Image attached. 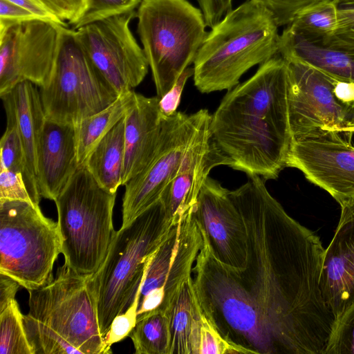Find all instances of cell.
I'll use <instances>...</instances> for the list:
<instances>
[{"label":"cell","instance_id":"b9f144b4","mask_svg":"<svg viewBox=\"0 0 354 354\" xmlns=\"http://www.w3.org/2000/svg\"><path fill=\"white\" fill-rule=\"evenodd\" d=\"M19 286H21L17 281L0 273V312L15 299Z\"/></svg>","mask_w":354,"mask_h":354},{"label":"cell","instance_id":"d590c367","mask_svg":"<svg viewBox=\"0 0 354 354\" xmlns=\"http://www.w3.org/2000/svg\"><path fill=\"white\" fill-rule=\"evenodd\" d=\"M24 201L34 203L23 175L0 168V201Z\"/></svg>","mask_w":354,"mask_h":354},{"label":"cell","instance_id":"3957f363","mask_svg":"<svg viewBox=\"0 0 354 354\" xmlns=\"http://www.w3.org/2000/svg\"><path fill=\"white\" fill-rule=\"evenodd\" d=\"M90 276L64 263L51 281L28 290L24 324L34 354L111 353L100 333Z\"/></svg>","mask_w":354,"mask_h":354},{"label":"cell","instance_id":"603a6c76","mask_svg":"<svg viewBox=\"0 0 354 354\" xmlns=\"http://www.w3.org/2000/svg\"><path fill=\"white\" fill-rule=\"evenodd\" d=\"M202 313L191 276L182 284L167 313L171 333L170 354H198Z\"/></svg>","mask_w":354,"mask_h":354},{"label":"cell","instance_id":"277c9868","mask_svg":"<svg viewBox=\"0 0 354 354\" xmlns=\"http://www.w3.org/2000/svg\"><path fill=\"white\" fill-rule=\"evenodd\" d=\"M279 26L250 0L211 28L194 62V82L202 93L231 90L250 68L279 53Z\"/></svg>","mask_w":354,"mask_h":354},{"label":"cell","instance_id":"7402d4cb","mask_svg":"<svg viewBox=\"0 0 354 354\" xmlns=\"http://www.w3.org/2000/svg\"><path fill=\"white\" fill-rule=\"evenodd\" d=\"M279 53L317 68L333 79L354 83V51L308 41L284 28L279 35Z\"/></svg>","mask_w":354,"mask_h":354},{"label":"cell","instance_id":"d6986e66","mask_svg":"<svg viewBox=\"0 0 354 354\" xmlns=\"http://www.w3.org/2000/svg\"><path fill=\"white\" fill-rule=\"evenodd\" d=\"M79 167L75 125L46 119L37 149L41 198L55 201Z\"/></svg>","mask_w":354,"mask_h":354},{"label":"cell","instance_id":"4dcf8cb0","mask_svg":"<svg viewBox=\"0 0 354 354\" xmlns=\"http://www.w3.org/2000/svg\"><path fill=\"white\" fill-rule=\"evenodd\" d=\"M250 354L225 339L203 313L201 317L198 354Z\"/></svg>","mask_w":354,"mask_h":354},{"label":"cell","instance_id":"8d00e7d4","mask_svg":"<svg viewBox=\"0 0 354 354\" xmlns=\"http://www.w3.org/2000/svg\"><path fill=\"white\" fill-rule=\"evenodd\" d=\"M59 19L73 26L81 19L87 6V0H41Z\"/></svg>","mask_w":354,"mask_h":354},{"label":"cell","instance_id":"8fae6325","mask_svg":"<svg viewBox=\"0 0 354 354\" xmlns=\"http://www.w3.org/2000/svg\"><path fill=\"white\" fill-rule=\"evenodd\" d=\"M285 59L288 68V117L292 140L348 128L353 107L336 97L333 78L300 59Z\"/></svg>","mask_w":354,"mask_h":354},{"label":"cell","instance_id":"6da1fadb","mask_svg":"<svg viewBox=\"0 0 354 354\" xmlns=\"http://www.w3.org/2000/svg\"><path fill=\"white\" fill-rule=\"evenodd\" d=\"M265 181L248 176L230 190L246 232L244 268L221 263L201 229L192 273L198 301L219 333L250 354H324L335 322L320 288L325 248Z\"/></svg>","mask_w":354,"mask_h":354},{"label":"cell","instance_id":"d6a6232c","mask_svg":"<svg viewBox=\"0 0 354 354\" xmlns=\"http://www.w3.org/2000/svg\"><path fill=\"white\" fill-rule=\"evenodd\" d=\"M140 288L137 292L132 304L124 313L114 317L109 329L104 336L105 346L111 353V346L129 336L136 324Z\"/></svg>","mask_w":354,"mask_h":354},{"label":"cell","instance_id":"8992f818","mask_svg":"<svg viewBox=\"0 0 354 354\" xmlns=\"http://www.w3.org/2000/svg\"><path fill=\"white\" fill-rule=\"evenodd\" d=\"M115 198L80 165L54 201L64 263L80 275L93 274L106 258L115 233Z\"/></svg>","mask_w":354,"mask_h":354},{"label":"cell","instance_id":"f35d334b","mask_svg":"<svg viewBox=\"0 0 354 354\" xmlns=\"http://www.w3.org/2000/svg\"><path fill=\"white\" fill-rule=\"evenodd\" d=\"M233 0H198L206 26L212 28L232 10Z\"/></svg>","mask_w":354,"mask_h":354},{"label":"cell","instance_id":"cb8c5ba5","mask_svg":"<svg viewBox=\"0 0 354 354\" xmlns=\"http://www.w3.org/2000/svg\"><path fill=\"white\" fill-rule=\"evenodd\" d=\"M124 118L100 140L82 165L102 187L113 193L122 185Z\"/></svg>","mask_w":354,"mask_h":354},{"label":"cell","instance_id":"ab89813d","mask_svg":"<svg viewBox=\"0 0 354 354\" xmlns=\"http://www.w3.org/2000/svg\"><path fill=\"white\" fill-rule=\"evenodd\" d=\"M35 19L39 18L8 0H0V29L17 22Z\"/></svg>","mask_w":354,"mask_h":354},{"label":"cell","instance_id":"5bb4252c","mask_svg":"<svg viewBox=\"0 0 354 354\" xmlns=\"http://www.w3.org/2000/svg\"><path fill=\"white\" fill-rule=\"evenodd\" d=\"M200 110L163 115L156 152L147 166L124 186L122 224L126 227L156 203L174 178L196 127Z\"/></svg>","mask_w":354,"mask_h":354},{"label":"cell","instance_id":"7bdbcfd3","mask_svg":"<svg viewBox=\"0 0 354 354\" xmlns=\"http://www.w3.org/2000/svg\"><path fill=\"white\" fill-rule=\"evenodd\" d=\"M333 80L336 97L343 103L354 107V83Z\"/></svg>","mask_w":354,"mask_h":354},{"label":"cell","instance_id":"836d02e7","mask_svg":"<svg viewBox=\"0 0 354 354\" xmlns=\"http://www.w3.org/2000/svg\"><path fill=\"white\" fill-rule=\"evenodd\" d=\"M268 10L279 26H287L305 8L320 0H250Z\"/></svg>","mask_w":354,"mask_h":354},{"label":"cell","instance_id":"ba28073f","mask_svg":"<svg viewBox=\"0 0 354 354\" xmlns=\"http://www.w3.org/2000/svg\"><path fill=\"white\" fill-rule=\"evenodd\" d=\"M58 223L45 216L39 205L24 201H0V273L28 290L51 281L62 253Z\"/></svg>","mask_w":354,"mask_h":354},{"label":"cell","instance_id":"f6af8a7d","mask_svg":"<svg viewBox=\"0 0 354 354\" xmlns=\"http://www.w3.org/2000/svg\"><path fill=\"white\" fill-rule=\"evenodd\" d=\"M352 129L354 130V119H353V124Z\"/></svg>","mask_w":354,"mask_h":354},{"label":"cell","instance_id":"4316f807","mask_svg":"<svg viewBox=\"0 0 354 354\" xmlns=\"http://www.w3.org/2000/svg\"><path fill=\"white\" fill-rule=\"evenodd\" d=\"M129 337L136 354H170L169 321L165 313L154 311L137 319Z\"/></svg>","mask_w":354,"mask_h":354},{"label":"cell","instance_id":"60d3db41","mask_svg":"<svg viewBox=\"0 0 354 354\" xmlns=\"http://www.w3.org/2000/svg\"><path fill=\"white\" fill-rule=\"evenodd\" d=\"M30 11L38 18L53 21L64 26L66 24L59 19L45 6L41 0H8Z\"/></svg>","mask_w":354,"mask_h":354},{"label":"cell","instance_id":"d4e9b609","mask_svg":"<svg viewBox=\"0 0 354 354\" xmlns=\"http://www.w3.org/2000/svg\"><path fill=\"white\" fill-rule=\"evenodd\" d=\"M136 93L131 91L120 94L107 107L75 124L80 166L100 140L125 117L136 102Z\"/></svg>","mask_w":354,"mask_h":354},{"label":"cell","instance_id":"83f0119b","mask_svg":"<svg viewBox=\"0 0 354 354\" xmlns=\"http://www.w3.org/2000/svg\"><path fill=\"white\" fill-rule=\"evenodd\" d=\"M0 168L21 174L32 202L39 205L41 196L38 183L29 171L25 151L14 125L7 124L0 140Z\"/></svg>","mask_w":354,"mask_h":354},{"label":"cell","instance_id":"ac0fdd59","mask_svg":"<svg viewBox=\"0 0 354 354\" xmlns=\"http://www.w3.org/2000/svg\"><path fill=\"white\" fill-rule=\"evenodd\" d=\"M334 236L324 250L320 288L335 319L354 304V201L340 205Z\"/></svg>","mask_w":354,"mask_h":354},{"label":"cell","instance_id":"52a82bcc","mask_svg":"<svg viewBox=\"0 0 354 354\" xmlns=\"http://www.w3.org/2000/svg\"><path fill=\"white\" fill-rule=\"evenodd\" d=\"M138 33L160 98L194 63L207 32L203 14L187 0H142Z\"/></svg>","mask_w":354,"mask_h":354},{"label":"cell","instance_id":"30bf717a","mask_svg":"<svg viewBox=\"0 0 354 354\" xmlns=\"http://www.w3.org/2000/svg\"><path fill=\"white\" fill-rule=\"evenodd\" d=\"M135 11L111 16L75 30L95 68L118 95L133 91L145 79L149 64L130 29Z\"/></svg>","mask_w":354,"mask_h":354},{"label":"cell","instance_id":"74e56055","mask_svg":"<svg viewBox=\"0 0 354 354\" xmlns=\"http://www.w3.org/2000/svg\"><path fill=\"white\" fill-rule=\"evenodd\" d=\"M194 67H187L180 75L171 88L160 98L159 108L161 113L165 116L174 114L176 111L181 98L184 86L187 80L194 75Z\"/></svg>","mask_w":354,"mask_h":354},{"label":"cell","instance_id":"5b68a950","mask_svg":"<svg viewBox=\"0 0 354 354\" xmlns=\"http://www.w3.org/2000/svg\"><path fill=\"white\" fill-rule=\"evenodd\" d=\"M174 225L160 198L115 232L106 258L89 279L103 337L114 317L133 302L154 253Z\"/></svg>","mask_w":354,"mask_h":354},{"label":"cell","instance_id":"ee69618b","mask_svg":"<svg viewBox=\"0 0 354 354\" xmlns=\"http://www.w3.org/2000/svg\"><path fill=\"white\" fill-rule=\"evenodd\" d=\"M337 7L344 8L348 6H354V0H333Z\"/></svg>","mask_w":354,"mask_h":354},{"label":"cell","instance_id":"1f68e13d","mask_svg":"<svg viewBox=\"0 0 354 354\" xmlns=\"http://www.w3.org/2000/svg\"><path fill=\"white\" fill-rule=\"evenodd\" d=\"M142 0H87L86 9L75 29L111 16L135 11Z\"/></svg>","mask_w":354,"mask_h":354},{"label":"cell","instance_id":"f546056e","mask_svg":"<svg viewBox=\"0 0 354 354\" xmlns=\"http://www.w3.org/2000/svg\"><path fill=\"white\" fill-rule=\"evenodd\" d=\"M324 354H354V304L335 319Z\"/></svg>","mask_w":354,"mask_h":354},{"label":"cell","instance_id":"484cf974","mask_svg":"<svg viewBox=\"0 0 354 354\" xmlns=\"http://www.w3.org/2000/svg\"><path fill=\"white\" fill-rule=\"evenodd\" d=\"M339 24V8L333 0H320L300 11L286 28L312 43L324 44Z\"/></svg>","mask_w":354,"mask_h":354},{"label":"cell","instance_id":"7a4b0ae2","mask_svg":"<svg viewBox=\"0 0 354 354\" xmlns=\"http://www.w3.org/2000/svg\"><path fill=\"white\" fill-rule=\"evenodd\" d=\"M288 78V63L277 53L229 90L212 115V138L231 168L267 180L286 167L292 140Z\"/></svg>","mask_w":354,"mask_h":354},{"label":"cell","instance_id":"2e32d148","mask_svg":"<svg viewBox=\"0 0 354 354\" xmlns=\"http://www.w3.org/2000/svg\"><path fill=\"white\" fill-rule=\"evenodd\" d=\"M211 117L208 110L200 109L196 127L183 160L161 196L167 216L174 225L194 210L210 171L219 165L229 166L228 160L212 138Z\"/></svg>","mask_w":354,"mask_h":354},{"label":"cell","instance_id":"9c48e42d","mask_svg":"<svg viewBox=\"0 0 354 354\" xmlns=\"http://www.w3.org/2000/svg\"><path fill=\"white\" fill-rule=\"evenodd\" d=\"M39 92L47 120L73 125L120 95L90 61L75 30L66 27L50 77Z\"/></svg>","mask_w":354,"mask_h":354},{"label":"cell","instance_id":"e0dca14e","mask_svg":"<svg viewBox=\"0 0 354 354\" xmlns=\"http://www.w3.org/2000/svg\"><path fill=\"white\" fill-rule=\"evenodd\" d=\"M194 214L218 261L230 268H244L246 232L242 217L230 196V190L208 176Z\"/></svg>","mask_w":354,"mask_h":354},{"label":"cell","instance_id":"9a60e30c","mask_svg":"<svg viewBox=\"0 0 354 354\" xmlns=\"http://www.w3.org/2000/svg\"><path fill=\"white\" fill-rule=\"evenodd\" d=\"M352 131H324L293 140L286 167L299 169L339 205L354 201V145Z\"/></svg>","mask_w":354,"mask_h":354},{"label":"cell","instance_id":"7c38bea8","mask_svg":"<svg viewBox=\"0 0 354 354\" xmlns=\"http://www.w3.org/2000/svg\"><path fill=\"white\" fill-rule=\"evenodd\" d=\"M203 244L202 230L194 211L171 227L148 266L137 319L154 311L167 314L182 284L192 276Z\"/></svg>","mask_w":354,"mask_h":354},{"label":"cell","instance_id":"e575fe53","mask_svg":"<svg viewBox=\"0 0 354 354\" xmlns=\"http://www.w3.org/2000/svg\"><path fill=\"white\" fill-rule=\"evenodd\" d=\"M322 45L339 50L354 51V6L339 8L337 28L333 36Z\"/></svg>","mask_w":354,"mask_h":354},{"label":"cell","instance_id":"44dd1931","mask_svg":"<svg viewBox=\"0 0 354 354\" xmlns=\"http://www.w3.org/2000/svg\"><path fill=\"white\" fill-rule=\"evenodd\" d=\"M37 86L21 82L0 95L7 124L17 128L21 138L29 171L37 183V149L46 120Z\"/></svg>","mask_w":354,"mask_h":354},{"label":"cell","instance_id":"f1b7e54d","mask_svg":"<svg viewBox=\"0 0 354 354\" xmlns=\"http://www.w3.org/2000/svg\"><path fill=\"white\" fill-rule=\"evenodd\" d=\"M0 354H34L15 299L0 312Z\"/></svg>","mask_w":354,"mask_h":354},{"label":"cell","instance_id":"ffe728a7","mask_svg":"<svg viewBox=\"0 0 354 354\" xmlns=\"http://www.w3.org/2000/svg\"><path fill=\"white\" fill-rule=\"evenodd\" d=\"M159 101L158 96L136 93V102L125 115L122 185L141 172L156 152L163 120Z\"/></svg>","mask_w":354,"mask_h":354},{"label":"cell","instance_id":"4fadbf2b","mask_svg":"<svg viewBox=\"0 0 354 354\" xmlns=\"http://www.w3.org/2000/svg\"><path fill=\"white\" fill-rule=\"evenodd\" d=\"M64 27L35 19L0 29V95L24 81L39 88L48 83Z\"/></svg>","mask_w":354,"mask_h":354}]
</instances>
